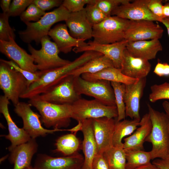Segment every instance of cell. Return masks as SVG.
Returning a JSON list of instances; mask_svg holds the SVG:
<instances>
[{"label": "cell", "mask_w": 169, "mask_h": 169, "mask_svg": "<svg viewBox=\"0 0 169 169\" xmlns=\"http://www.w3.org/2000/svg\"><path fill=\"white\" fill-rule=\"evenodd\" d=\"M93 51H86L69 63L57 68L41 71L38 79L31 84L22 95L20 98L30 99L49 90L73 71L97 57Z\"/></svg>", "instance_id": "obj_1"}, {"label": "cell", "mask_w": 169, "mask_h": 169, "mask_svg": "<svg viewBox=\"0 0 169 169\" xmlns=\"http://www.w3.org/2000/svg\"><path fill=\"white\" fill-rule=\"evenodd\" d=\"M147 106L152 129L145 142L152 145L150 151L152 160L163 158L169 153V118L166 113L155 110L149 104Z\"/></svg>", "instance_id": "obj_2"}, {"label": "cell", "mask_w": 169, "mask_h": 169, "mask_svg": "<svg viewBox=\"0 0 169 169\" xmlns=\"http://www.w3.org/2000/svg\"><path fill=\"white\" fill-rule=\"evenodd\" d=\"M70 13L62 4L52 11L46 13L38 21L26 23V28L18 32L19 36L25 43L29 44L34 41L38 44L43 37L48 35L54 24L65 21Z\"/></svg>", "instance_id": "obj_3"}, {"label": "cell", "mask_w": 169, "mask_h": 169, "mask_svg": "<svg viewBox=\"0 0 169 169\" xmlns=\"http://www.w3.org/2000/svg\"><path fill=\"white\" fill-rule=\"evenodd\" d=\"M28 103L38 111L46 127L60 129L69 125L73 115L72 105H57L34 98L29 99Z\"/></svg>", "instance_id": "obj_4"}, {"label": "cell", "mask_w": 169, "mask_h": 169, "mask_svg": "<svg viewBox=\"0 0 169 169\" xmlns=\"http://www.w3.org/2000/svg\"><path fill=\"white\" fill-rule=\"evenodd\" d=\"M129 20L116 16L107 17L100 23L93 26V42L99 44H111L125 39Z\"/></svg>", "instance_id": "obj_5"}, {"label": "cell", "mask_w": 169, "mask_h": 169, "mask_svg": "<svg viewBox=\"0 0 169 169\" xmlns=\"http://www.w3.org/2000/svg\"><path fill=\"white\" fill-rule=\"evenodd\" d=\"M41 47L37 50L30 44L28 50L37 66L38 70L44 71L65 65L70 61L61 58L59 55L60 51L54 42L47 35L43 37L40 42Z\"/></svg>", "instance_id": "obj_6"}, {"label": "cell", "mask_w": 169, "mask_h": 169, "mask_svg": "<svg viewBox=\"0 0 169 169\" xmlns=\"http://www.w3.org/2000/svg\"><path fill=\"white\" fill-rule=\"evenodd\" d=\"M0 88L14 106L19 102L22 95L28 87L25 78L5 63L0 61Z\"/></svg>", "instance_id": "obj_7"}, {"label": "cell", "mask_w": 169, "mask_h": 169, "mask_svg": "<svg viewBox=\"0 0 169 169\" xmlns=\"http://www.w3.org/2000/svg\"><path fill=\"white\" fill-rule=\"evenodd\" d=\"M74 89L79 95L92 97L105 105L116 106L110 82L104 80L88 81L79 76L74 77Z\"/></svg>", "instance_id": "obj_8"}, {"label": "cell", "mask_w": 169, "mask_h": 169, "mask_svg": "<svg viewBox=\"0 0 169 169\" xmlns=\"http://www.w3.org/2000/svg\"><path fill=\"white\" fill-rule=\"evenodd\" d=\"M72 118L78 122H82L87 119L118 117L116 106L105 105L95 99L87 100L81 98L72 104Z\"/></svg>", "instance_id": "obj_9"}, {"label": "cell", "mask_w": 169, "mask_h": 169, "mask_svg": "<svg viewBox=\"0 0 169 169\" xmlns=\"http://www.w3.org/2000/svg\"><path fill=\"white\" fill-rule=\"evenodd\" d=\"M74 77L68 75L44 93L33 98L57 105H72L81 98L74 89Z\"/></svg>", "instance_id": "obj_10"}, {"label": "cell", "mask_w": 169, "mask_h": 169, "mask_svg": "<svg viewBox=\"0 0 169 169\" xmlns=\"http://www.w3.org/2000/svg\"><path fill=\"white\" fill-rule=\"evenodd\" d=\"M14 106V112L23 120V128L31 138L36 139L40 136L44 137L49 134L63 131V129H60L49 130L43 127L40 120V115L33 111L28 103L20 102Z\"/></svg>", "instance_id": "obj_11"}, {"label": "cell", "mask_w": 169, "mask_h": 169, "mask_svg": "<svg viewBox=\"0 0 169 169\" xmlns=\"http://www.w3.org/2000/svg\"><path fill=\"white\" fill-rule=\"evenodd\" d=\"M163 32L162 28L153 21L129 20L125 39L128 42L159 39L162 37Z\"/></svg>", "instance_id": "obj_12"}, {"label": "cell", "mask_w": 169, "mask_h": 169, "mask_svg": "<svg viewBox=\"0 0 169 169\" xmlns=\"http://www.w3.org/2000/svg\"><path fill=\"white\" fill-rule=\"evenodd\" d=\"M150 0H136L126 2L117 7L111 15L129 20H148L161 22L159 18L150 10Z\"/></svg>", "instance_id": "obj_13"}, {"label": "cell", "mask_w": 169, "mask_h": 169, "mask_svg": "<svg viewBox=\"0 0 169 169\" xmlns=\"http://www.w3.org/2000/svg\"><path fill=\"white\" fill-rule=\"evenodd\" d=\"M84 157L78 152L71 156L54 157L46 154L38 155L35 169H81Z\"/></svg>", "instance_id": "obj_14"}, {"label": "cell", "mask_w": 169, "mask_h": 169, "mask_svg": "<svg viewBox=\"0 0 169 169\" xmlns=\"http://www.w3.org/2000/svg\"><path fill=\"white\" fill-rule=\"evenodd\" d=\"M128 42L124 40L111 44H101L90 41L87 46L74 47L73 51L76 53L88 51L99 52L109 58L112 61L115 67L121 69L123 53Z\"/></svg>", "instance_id": "obj_15"}, {"label": "cell", "mask_w": 169, "mask_h": 169, "mask_svg": "<svg viewBox=\"0 0 169 169\" xmlns=\"http://www.w3.org/2000/svg\"><path fill=\"white\" fill-rule=\"evenodd\" d=\"M0 51L22 69L32 73L38 71L31 55L18 45L15 39L10 38L9 41L0 40Z\"/></svg>", "instance_id": "obj_16"}, {"label": "cell", "mask_w": 169, "mask_h": 169, "mask_svg": "<svg viewBox=\"0 0 169 169\" xmlns=\"http://www.w3.org/2000/svg\"><path fill=\"white\" fill-rule=\"evenodd\" d=\"M115 121L114 118L106 117L93 119V131L97 154H103L113 146Z\"/></svg>", "instance_id": "obj_17"}, {"label": "cell", "mask_w": 169, "mask_h": 169, "mask_svg": "<svg viewBox=\"0 0 169 169\" xmlns=\"http://www.w3.org/2000/svg\"><path fill=\"white\" fill-rule=\"evenodd\" d=\"M9 100L4 95L0 97V112L3 115L7 124L8 134L2 135L9 140L11 144L8 148L10 151L16 146L29 141L31 137L22 128H19L13 120L9 113L8 105Z\"/></svg>", "instance_id": "obj_18"}, {"label": "cell", "mask_w": 169, "mask_h": 169, "mask_svg": "<svg viewBox=\"0 0 169 169\" xmlns=\"http://www.w3.org/2000/svg\"><path fill=\"white\" fill-rule=\"evenodd\" d=\"M146 77L138 79L135 82L125 85L124 100L125 115L132 120L140 121V102L146 83Z\"/></svg>", "instance_id": "obj_19"}, {"label": "cell", "mask_w": 169, "mask_h": 169, "mask_svg": "<svg viewBox=\"0 0 169 169\" xmlns=\"http://www.w3.org/2000/svg\"><path fill=\"white\" fill-rule=\"evenodd\" d=\"M151 67L149 60L133 56L126 49L124 51L121 69L124 75L136 79L145 78Z\"/></svg>", "instance_id": "obj_20"}, {"label": "cell", "mask_w": 169, "mask_h": 169, "mask_svg": "<svg viewBox=\"0 0 169 169\" xmlns=\"http://www.w3.org/2000/svg\"><path fill=\"white\" fill-rule=\"evenodd\" d=\"M48 35L53 40L59 51L64 54L70 52L74 47H79L88 45L85 40L77 39L72 37L65 24L61 23L56 25L50 29Z\"/></svg>", "instance_id": "obj_21"}, {"label": "cell", "mask_w": 169, "mask_h": 169, "mask_svg": "<svg viewBox=\"0 0 169 169\" xmlns=\"http://www.w3.org/2000/svg\"><path fill=\"white\" fill-rule=\"evenodd\" d=\"M65 22L74 38L85 40L92 38L93 25L86 18L85 8L80 12L70 13Z\"/></svg>", "instance_id": "obj_22"}, {"label": "cell", "mask_w": 169, "mask_h": 169, "mask_svg": "<svg viewBox=\"0 0 169 169\" xmlns=\"http://www.w3.org/2000/svg\"><path fill=\"white\" fill-rule=\"evenodd\" d=\"M93 119L84 120L81 131L83 136L82 148L84 155V162L81 169H92V164L97 154V147L93 128Z\"/></svg>", "instance_id": "obj_23"}, {"label": "cell", "mask_w": 169, "mask_h": 169, "mask_svg": "<svg viewBox=\"0 0 169 169\" xmlns=\"http://www.w3.org/2000/svg\"><path fill=\"white\" fill-rule=\"evenodd\" d=\"M38 148L36 139L33 138L16 146L11 151L8 158L9 162L14 164L13 169H23L31 166L32 157Z\"/></svg>", "instance_id": "obj_24"}, {"label": "cell", "mask_w": 169, "mask_h": 169, "mask_svg": "<svg viewBox=\"0 0 169 169\" xmlns=\"http://www.w3.org/2000/svg\"><path fill=\"white\" fill-rule=\"evenodd\" d=\"M126 49L133 56L149 60L155 59L162 47L159 39H153L128 42Z\"/></svg>", "instance_id": "obj_25"}, {"label": "cell", "mask_w": 169, "mask_h": 169, "mask_svg": "<svg viewBox=\"0 0 169 169\" xmlns=\"http://www.w3.org/2000/svg\"><path fill=\"white\" fill-rule=\"evenodd\" d=\"M152 124L148 113L145 114L140 121L139 127L131 135L124 138L123 149L125 150H143V144L150 133Z\"/></svg>", "instance_id": "obj_26"}, {"label": "cell", "mask_w": 169, "mask_h": 169, "mask_svg": "<svg viewBox=\"0 0 169 169\" xmlns=\"http://www.w3.org/2000/svg\"><path fill=\"white\" fill-rule=\"evenodd\" d=\"M80 76L83 79L88 80H104L110 82H119L125 84L135 82L138 79L129 77L122 74L121 69L114 67L105 68L95 74H84Z\"/></svg>", "instance_id": "obj_27"}, {"label": "cell", "mask_w": 169, "mask_h": 169, "mask_svg": "<svg viewBox=\"0 0 169 169\" xmlns=\"http://www.w3.org/2000/svg\"><path fill=\"white\" fill-rule=\"evenodd\" d=\"M55 152L60 153L64 156L73 155L81 149L82 143L76 134L69 133L59 137L55 143Z\"/></svg>", "instance_id": "obj_28"}, {"label": "cell", "mask_w": 169, "mask_h": 169, "mask_svg": "<svg viewBox=\"0 0 169 169\" xmlns=\"http://www.w3.org/2000/svg\"><path fill=\"white\" fill-rule=\"evenodd\" d=\"M140 121L125 119L119 121L116 120L113 138V146L123 148L122 139L126 136L131 135L140 126Z\"/></svg>", "instance_id": "obj_29"}, {"label": "cell", "mask_w": 169, "mask_h": 169, "mask_svg": "<svg viewBox=\"0 0 169 169\" xmlns=\"http://www.w3.org/2000/svg\"><path fill=\"white\" fill-rule=\"evenodd\" d=\"M110 67H114L112 61L106 56L102 55L89 61L72 71L69 75L75 77L80 76L84 74H95Z\"/></svg>", "instance_id": "obj_30"}, {"label": "cell", "mask_w": 169, "mask_h": 169, "mask_svg": "<svg viewBox=\"0 0 169 169\" xmlns=\"http://www.w3.org/2000/svg\"><path fill=\"white\" fill-rule=\"evenodd\" d=\"M103 154L109 169H125L126 161L123 147L113 146Z\"/></svg>", "instance_id": "obj_31"}, {"label": "cell", "mask_w": 169, "mask_h": 169, "mask_svg": "<svg viewBox=\"0 0 169 169\" xmlns=\"http://www.w3.org/2000/svg\"><path fill=\"white\" fill-rule=\"evenodd\" d=\"M126 164L125 169H136L151 162L152 160L150 151L143 150H124Z\"/></svg>", "instance_id": "obj_32"}, {"label": "cell", "mask_w": 169, "mask_h": 169, "mask_svg": "<svg viewBox=\"0 0 169 169\" xmlns=\"http://www.w3.org/2000/svg\"><path fill=\"white\" fill-rule=\"evenodd\" d=\"M111 85L114 91L116 106L118 112L117 121L125 119V106L124 100L125 85L119 82H111Z\"/></svg>", "instance_id": "obj_33"}, {"label": "cell", "mask_w": 169, "mask_h": 169, "mask_svg": "<svg viewBox=\"0 0 169 169\" xmlns=\"http://www.w3.org/2000/svg\"><path fill=\"white\" fill-rule=\"evenodd\" d=\"M151 93L149 96V101L154 103L162 99L169 100V83L154 84L150 87Z\"/></svg>", "instance_id": "obj_34"}, {"label": "cell", "mask_w": 169, "mask_h": 169, "mask_svg": "<svg viewBox=\"0 0 169 169\" xmlns=\"http://www.w3.org/2000/svg\"><path fill=\"white\" fill-rule=\"evenodd\" d=\"M9 16L8 14L2 13L0 14V40L9 41L10 38L15 39L14 29L9 23Z\"/></svg>", "instance_id": "obj_35"}, {"label": "cell", "mask_w": 169, "mask_h": 169, "mask_svg": "<svg viewBox=\"0 0 169 169\" xmlns=\"http://www.w3.org/2000/svg\"><path fill=\"white\" fill-rule=\"evenodd\" d=\"M85 10L86 18L93 26L100 23L108 17L95 4H87Z\"/></svg>", "instance_id": "obj_36"}, {"label": "cell", "mask_w": 169, "mask_h": 169, "mask_svg": "<svg viewBox=\"0 0 169 169\" xmlns=\"http://www.w3.org/2000/svg\"><path fill=\"white\" fill-rule=\"evenodd\" d=\"M46 13L32 3L20 16V18L25 24L31 21L36 22L38 21Z\"/></svg>", "instance_id": "obj_37"}, {"label": "cell", "mask_w": 169, "mask_h": 169, "mask_svg": "<svg viewBox=\"0 0 169 169\" xmlns=\"http://www.w3.org/2000/svg\"><path fill=\"white\" fill-rule=\"evenodd\" d=\"M128 0H95V4L108 17L118 6Z\"/></svg>", "instance_id": "obj_38"}, {"label": "cell", "mask_w": 169, "mask_h": 169, "mask_svg": "<svg viewBox=\"0 0 169 169\" xmlns=\"http://www.w3.org/2000/svg\"><path fill=\"white\" fill-rule=\"evenodd\" d=\"M0 60L8 64L21 74L27 80L28 87L32 84L37 81L41 75V71L38 70L35 73H32L23 69L12 60L8 61L2 59H1Z\"/></svg>", "instance_id": "obj_39"}, {"label": "cell", "mask_w": 169, "mask_h": 169, "mask_svg": "<svg viewBox=\"0 0 169 169\" xmlns=\"http://www.w3.org/2000/svg\"><path fill=\"white\" fill-rule=\"evenodd\" d=\"M95 0H64L62 5L70 13H76L84 10L85 5L95 4Z\"/></svg>", "instance_id": "obj_40"}, {"label": "cell", "mask_w": 169, "mask_h": 169, "mask_svg": "<svg viewBox=\"0 0 169 169\" xmlns=\"http://www.w3.org/2000/svg\"><path fill=\"white\" fill-rule=\"evenodd\" d=\"M33 0H13L8 13L9 17L20 16L26 8L32 3Z\"/></svg>", "instance_id": "obj_41"}, {"label": "cell", "mask_w": 169, "mask_h": 169, "mask_svg": "<svg viewBox=\"0 0 169 169\" xmlns=\"http://www.w3.org/2000/svg\"><path fill=\"white\" fill-rule=\"evenodd\" d=\"M62 2V1L60 0H33L32 3L45 12L54 8L59 7Z\"/></svg>", "instance_id": "obj_42"}, {"label": "cell", "mask_w": 169, "mask_h": 169, "mask_svg": "<svg viewBox=\"0 0 169 169\" xmlns=\"http://www.w3.org/2000/svg\"><path fill=\"white\" fill-rule=\"evenodd\" d=\"M163 4L161 0H150L148 7L151 12L160 19L161 22L163 18L162 14Z\"/></svg>", "instance_id": "obj_43"}, {"label": "cell", "mask_w": 169, "mask_h": 169, "mask_svg": "<svg viewBox=\"0 0 169 169\" xmlns=\"http://www.w3.org/2000/svg\"><path fill=\"white\" fill-rule=\"evenodd\" d=\"M92 169H109L103 154H97L94 159Z\"/></svg>", "instance_id": "obj_44"}, {"label": "cell", "mask_w": 169, "mask_h": 169, "mask_svg": "<svg viewBox=\"0 0 169 169\" xmlns=\"http://www.w3.org/2000/svg\"><path fill=\"white\" fill-rule=\"evenodd\" d=\"M153 72L159 77L169 76V64L158 61Z\"/></svg>", "instance_id": "obj_45"}, {"label": "cell", "mask_w": 169, "mask_h": 169, "mask_svg": "<svg viewBox=\"0 0 169 169\" xmlns=\"http://www.w3.org/2000/svg\"><path fill=\"white\" fill-rule=\"evenodd\" d=\"M152 163L161 169H169V153L163 158L154 160Z\"/></svg>", "instance_id": "obj_46"}, {"label": "cell", "mask_w": 169, "mask_h": 169, "mask_svg": "<svg viewBox=\"0 0 169 169\" xmlns=\"http://www.w3.org/2000/svg\"><path fill=\"white\" fill-rule=\"evenodd\" d=\"M11 1V0H0V6L3 13L8 14L9 12Z\"/></svg>", "instance_id": "obj_47"}, {"label": "cell", "mask_w": 169, "mask_h": 169, "mask_svg": "<svg viewBox=\"0 0 169 169\" xmlns=\"http://www.w3.org/2000/svg\"><path fill=\"white\" fill-rule=\"evenodd\" d=\"M82 124L80 122H78V124L74 127L68 129H66V131H69L71 133H74L76 135L77 132L81 131L82 128Z\"/></svg>", "instance_id": "obj_48"}, {"label": "cell", "mask_w": 169, "mask_h": 169, "mask_svg": "<svg viewBox=\"0 0 169 169\" xmlns=\"http://www.w3.org/2000/svg\"><path fill=\"white\" fill-rule=\"evenodd\" d=\"M162 14L163 18H169V2L163 5Z\"/></svg>", "instance_id": "obj_49"}, {"label": "cell", "mask_w": 169, "mask_h": 169, "mask_svg": "<svg viewBox=\"0 0 169 169\" xmlns=\"http://www.w3.org/2000/svg\"><path fill=\"white\" fill-rule=\"evenodd\" d=\"M136 169H161L160 168L151 162L140 166Z\"/></svg>", "instance_id": "obj_50"}, {"label": "cell", "mask_w": 169, "mask_h": 169, "mask_svg": "<svg viewBox=\"0 0 169 169\" xmlns=\"http://www.w3.org/2000/svg\"><path fill=\"white\" fill-rule=\"evenodd\" d=\"M162 105L166 112V114L169 118V102L167 101H165L162 103Z\"/></svg>", "instance_id": "obj_51"}, {"label": "cell", "mask_w": 169, "mask_h": 169, "mask_svg": "<svg viewBox=\"0 0 169 169\" xmlns=\"http://www.w3.org/2000/svg\"><path fill=\"white\" fill-rule=\"evenodd\" d=\"M161 23H162L166 28L169 36V18H163L162 19Z\"/></svg>", "instance_id": "obj_52"}, {"label": "cell", "mask_w": 169, "mask_h": 169, "mask_svg": "<svg viewBox=\"0 0 169 169\" xmlns=\"http://www.w3.org/2000/svg\"><path fill=\"white\" fill-rule=\"evenodd\" d=\"M8 155H7L6 156H4L2 157L0 159V162H2L4 160L6 159L7 158V157H8Z\"/></svg>", "instance_id": "obj_53"}, {"label": "cell", "mask_w": 169, "mask_h": 169, "mask_svg": "<svg viewBox=\"0 0 169 169\" xmlns=\"http://www.w3.org/2000/svg\"><path fill=\"white\" fill-rule=\"evenodd\" d=\"M23 169H35L34 167H32L31 166L27 167Z\"/></svg>", "instance_id": "obj_54"}, {"label": "cell", "mask_w": 169, "mask_h": 169, "mask_svg": "<svg viewBox=\"0 0 169 169\" xmlns=\"http://www.w3.org/2000/svg\"><path fill=\"white\" fill-rule=\"evenodd\" d=\"M168 132H169V124H168Z\"/></svg>", "instance_id": "obj_55"}]
</instances>
